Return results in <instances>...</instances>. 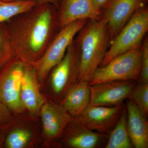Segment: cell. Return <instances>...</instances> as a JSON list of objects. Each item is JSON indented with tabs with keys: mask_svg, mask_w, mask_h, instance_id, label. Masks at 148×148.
<instances>
[{
	"mask_svg": "<svg viewBox=\"0 0 148 148\" xmlns=\"http://www.w3.org/2000/svg\"><path fill=\"white\" fill-rule=\"evenodd\" d=\"M36 0L6 2L0 0V24L7 23L11 18L36 5Z\"/></svg>",
	"mask_w": 148,
	"mask_h": 148,
	"instance_id": "obj_18",
	"label": "cell"
},
{
	"mask_svg": "<svg viewBox=\"0 0 148 148\" xmlns=\"http://www.w3.org/2000/svg\"><path fill=\"white\" fill-rule=\"evenodd\" d=\"M57 10L60 29L77 20L101 18L92 0H59Z\"/></svg>",
	"mask_w": 148,
	"mask_h": 148,
	"instance_id": "obj_13",
	"label": "cell"
},
{
	"mask_svg": "<svg viewBox=\"0 0 148 148\" xmlns=\"http://www.w3.org/2000/svg\"><path fill=\"white\" fill-rule=\"evenodd\" d=\"M25 63L14 57L0 71V98L12 114L23 113L26 110L21 98Z\"/></svg>",
	"mask_w": 148,
	"mask_h": 148,
	"instance_id": "obj_7",
	"label": "cell"
},
{
	"mask_svg": "<svg viewBox=\"0 0 148 148\" xmlns=\"http://www.w3.org/2000/svg\"><path fill=\"white\" fill-rule=\"evenodd\" d=\"M90 87L87 82L74 85L61 101V105L73 118L82 113L89 105Z\"/></svg>",
	"mask_w": 148,
	"mask_h": 148,
	"instance_id": "obj_16",
	"label": "cell"
},
{
	"mask_svg": "<svg viewBox=\"0 0 148 148\" xmlns=\"http://www.w3.org/2000/svg\"><path fill=\"white\" fill-rule=\"evenodd\" d=\"M139 82H148V39L146 37L142 44L141 72Z\"/></svg>",
	"mask_w": 148,
	"mask_h": 148,
	"instance_id": "obj_22",
	"label": "cell"
},
{
	"mask_svg": "<svg viewBox=\"0 0 148 148\" xmlns=\"http://www.w3.org/2000/svg\"><path fill=\"white\" fill-rule=\"evenodd\" d=\"M110 0H92L93 5L98 13L102 15V11Z\"/></svg>",
	"mask_w": 148,
	"mask_h": 148,
	"instance_id": "obj_24",
	"label": "cell"
},
{
	"mask_svg": "<svg viewBox=\"0 0 148 148\" xmlns=\"http://www.w3.org/2000/svg\"><path fill=\"white\" fill-rule=\"evenodd\" d=\"M137 82L135 81H112L90 85L89 106L114 107L121 105L130 98Z\"/></svg>",
	"mask_w": 148,
	"mask_h": 148,
	"instance_id": "obj_8",
	"label": "cell"
},
{
	"mask_svg": "<svg viewBox=\"0 0 148 148\" xmlns=\"http://www.w3.org/2000/svg\"><path fill=\"white\" fill-rule=\"evenodd\" d=\"M130 98L147 117L148 115V82H139L132 90Z\"/></svg>",
	"mask_w": 148,
	"mask_h": 148,
	"instance_id": "obj_21",
	"label": "cell"
},
{
	"mask_svg": "<svg viewBox=\"0 0 148 148\" xmlns=\"http://www.w3.org/2000/svg\"><path fill=\"white\" fill-rule=\"evenodd\" d=\"M37 4L40 5L43 4L49 3L55 6L56 8L58 7L59 0H36Z\"/></svg>",
	"mask_w": 148,
	"mask_h": 148,
	"instance_id": "obj_25",
	"label": "cell"
},
{
	"mask_svg": "<svg viewBox=\"0 0 148 148\" xmlns=\"http://www.w3.org/2000/svg\"><path fill=\"white\" fill-rule=\"evenodd\" d=\"M44 135L49 140L61 138L65 127L73 118L60 104L45 102L40 112Z\"/></svg>",
	"mask_w": 148,
	"mask_h": 148,
	"instance_id": "obj_12",
	"label": "cell"
},
{
	"mask_svg": "<svg viewBox=\"0 0 148 148\" xmlns=\"http://www.w3.org/2000/svg\"><path fill=\"white\" fill-rule=\"evenodd\" d=\"M124 106L123 103L114 107L88 106L73 118L91 130L109 135L118 121Z\"/></svg>",
	"mask_w": 148,
	"mask_h": 148,
	"instance_id": "obj_9",
	"label": "cell"
},
{
	"mask_svg": "<svg viewBox=\"0 0 148 148\" xmlns=\"http://www.w3.org/2000/svg\"><path fill=\"white\" fill-rule=\"evenodd\" d=\"M78 34L75 40L80 51V64L77 83H89L103 61L110 43L107 21L102 17L90 20Z\"/></svg>",
	"mask_w": 148,
	"mask_h": 148,
	"instance_id": "obj_2",
	"label": "cell"
},
{
	"mask_svg": "<svg viewBox=\"0 0 148 148\" xmlns=\"http://www.w3.org/2000/svg\"><path fill=\"white\" fill-rule=\"evenodd\" d=\"M148 31V9L146 6L133 14L111 42L110 47L100 66H105L119 55L142 45Z\"/></svg>",
	"mask_w": 148,
	"mask_h": 148,
	"instance_id": "obj_5",
	"label": "cell"
},
{
	"mask_svg": "<svg viewBox=\"0 0 148 148\" xmlns=\"http://www.w3.org/2000/svg\"><path fill=\"white\" fill-rule=\"evenodd\" d=\"M147 2L148 0H110L101 16L107 21L110 43L133 14L147 6Z\"/></svg>",
	"mask_w": 148,
	"mask_h": 148,
	"instance_id": "obj_10",
	"label": "cell"
},
{
	"mask_svg": "<svg viewBox=\"0 0 148 148\" xmlns=\"http://www.w3.org/2000/svg\"><path fill=\"white\" fill-rule=\"evenodd\" d=\"M33 138V133L26 127H18L6 130L3 147L24 148L29 145Z\"/></svg>",
	"mask_w": 148,
	"mask_h": 148,
	"instance_id": "obj_19",
	"label": "cell"
},
{
	"mask_svg": "<svg viewBox=\"0 0 148 148\" xmlns=\"http://www.w3.org/2000/svg\"><path fill=\"white\" fill-rule=\"evenodd\" d=\"M87 21L81 19L74 21L58 31L45 53L34 63L39 83L43 82L52 69L61 61L69 46Z\"/></svg>",
	"mask_w": 148,
	"mask_h": 148,
	"instance_id": "obj_4",
	"label": "cell"
},
{
	"mask_svg": "<svg viewBox=\"0 0 148 148\" xmlns=\"http://www.w3.org/2000/svg\"><path fill=\"white\" fill-rule=\"evenodd\" d=\"M105 148H133L127 131V112L125 105L118 121L109 135Z\"/></svg>",
	"mask_w": 148,
	"mask_h": 148,
	"instance_id": "obj_17",
	"label": "cell"
},
{
	"mask_svg": "<svg viewBox=\"0 0 148 148\" xmlns=\"http://www.w3.org/2000/svg\"><path fill=\"white\" fill-rule=\"evenodd\" d=\"M2 1H4L9 2L13 1H22V0H2Z\"/></svg>",
	"mask_w": 148,
	"mask_h": 148,
	"instance_id": "obj_27",
	"label": "cell"
},
{
	"mask_svg": "<svg viewBox=\"0 0 148 148\" xmlns=\"http://www.w3.org/2000/svg\"><path fill=\"white\" fill-rule=\"evenodd\" d=\"M127 131L133 147L148 148V122L147 117L130 98L125 105Z\"/></svg>",
	"mask_w": 148,
	"mask_h": 148,
	"instance_id": "obj_15",
	"label": "cell"
},
{
	"mask_svg": "<svg viewBox=\"0 0 148 148\" xmlns=\"http://www.w3.org/2000/svg\"><path fill=\"white\" fill-rule=\"evenodd\" d=\"M13 122L12 113L0 98V126L7 128Z\"/></svg>",
	"mask_w": 148,
	"mask_h": 148,
	"instance_id": "obj_23",
	"label": "cell"
},
{
	"mask_svg": "<svg viewBox=\"0 0 148 148\" xmlns=\"http://www.w3.org/2000/svg\"><path fill=\"white\" fill-rule=\"evenodd\" d=\"M108 136L89 129L73 118L65 127L60 139L69 147L97 148L105 147Z\"/></svg>",
	"mask_w": 148,
	"mask_h": 148,
	"instance_id": "obj_11",
	"label": "cell"
},
{
	"mask_svg": "<svg viewBox=\"0 0 148 148\" xmlns=\"http://www.w3.org/2000/svg\"><path fill=\"white\" fill-rule=\"evenodd\" d=\"M80 64V51L74 39L62 60L49 75L53 95L61 101L69 90L77 83Z\"/></svg>",
	"mask_w": 148,
	"mask_h": 148,
	"instance_id": "obj_6",
	"label": "cell"
},
{
	"mask_svg": "<svg viewBox=\"0 0 148 148\" xmlns=\"http://www.w3.org/2000/svg\"><path fill=\"white\" fill-rule=\"evenodd\" d=\"M142 45L112 59L96 69L89 84L105 82L138 80L141 72Z\"/></svg>",
	"mask_w": 148,
	"mask_h": 148,
	"instance_id": "obj_3",
	"label": "cell"
},
{
	"mask_svg": "<svg viewBox=\"0 0 148 148\" xmlns=\"http://www.w3.org/2000/svg\"><path fill=\"white\" fill-rule=\"evenodd\" d=\"M14 57L7 23L0 24V71Z\"/></svg>",
	"mask_w": 148,
	"mask_h": 148,
	"instance_id": "obj_20",
	"label": "cell"
},
{
	"mask_svg": "<svg viewBox=\"0 0 148 148\" xmlns=\"http://www.w3.org/2000/svg\"><path fill=\"white\" fill-rule=\"evenodd\" d=\"M14 56L35 63L60 30L55 6L37 5L7 22Z\"/></svg>",
	"mask_w": 148,
	"mask_h": 148,
	"instance_id": "obj_1",
	"label": "cell"
},
{
	"mask_svg": "<svg viewBox=\"0 0 148 148\" xmlns=\"http://www.w3.org/2000/svg\"><path fill=\"white\" fill-rule=\"evenodd\" d=\"M7 128L0 126V148L3 147Z\"/></svg>",
	"mask_w": 148,
	"mask_h": 148,
	"instance_id": "obj_26",
	"label": "cell"
},
{
	"mask_svg": "<svg viewBox=\"0 0 148 148\" xmlns=\"http://www.w3.org/2000/svg\"><path fill=\"white\" fill-rule=\"evenodd\" d=\"M38 83L34 63L26 61L21 80V98L26 110L34 116L39 115L45 101L40 92Z\"/></svg>",
	"mask_w": 148,
	"mask_h": 148,
	"instance_id": "obj_14",
	"label": "cell"
}]
</instances>
